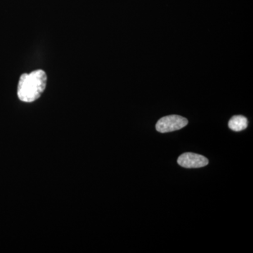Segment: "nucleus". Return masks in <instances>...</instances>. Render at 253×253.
<instances>
[{
  "mask_svg": "<svg viewBox=\"0 0 253 253\" xmlns=\"http://www.w3.org/2000/svg\"><path fill=\"white\" fill-rule=\"evenodd\" d=\"M177 163L183 168H199L207 166L209 161L208 158L201 155L194 154V153H185L179 156Z\"/></svg>",
  "mask_w": 253,
  "mask_h": 253,
  "instance_id": "obj_3",
  "label": "nucleus"
},
{
  "mask_svg": "<svg viewBox=\"0 0 253 253\" xmlns=\"http://www.w3.org/2000/svg\"><path fill=\"white\" fill-rule=\"evenodd\" d=\"M247 126V118L243 116H234L231 118L229 122V127L233 131H243L246 129Z\"/></svg>",
  "mask_w": 253,
  "mask_h": 253,
  "instance_id": "obj_4",
  "label": "nucleus"
},
{
  "mask_svg": "<svg viewBox=\"0 0 253 253\" xmlns=\"http://www.w3.org/2000/svg\"><path fill=\"white\" fill-rule=\"evenodd\" d=\"M47 77L42 70L25 73L21 76L18 84V98L23 102L31 103L41 97L45 89Z\"/></svg>",
  "mask_w": 253,
  "mask_h": 253,
  "instance_id": "obj_1",
  "label": "nucleus"
},
{
  "mask_svg": "<svg viewBox=\"0 0 253 253\" xmlns=\"http://www.w3.org/2000/svg\"><path fill=\"white\" fill-rule=\"evenodd\" d=\"M188 120L177 115H171L161 118L156 124V130L161 133L179 130L187 126Z\"/></svg>",
  "mask_w": 253,
  "mask_h": 253,
  "instance_id": "obj_2",
  "label": "nucleus"
}]
</instances>
